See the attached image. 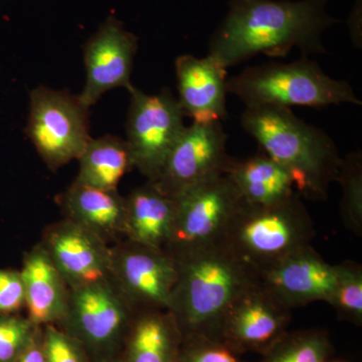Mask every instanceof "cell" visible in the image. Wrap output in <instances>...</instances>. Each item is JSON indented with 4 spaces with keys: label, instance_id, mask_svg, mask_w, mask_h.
<instances>
[{
    "label": "cell",
    "instance_id": "obj_27",
    "mask_svg": "<svg viewBox=\"0 0 362 362\" xmlns=\"http://www.w3.org/2000/svg\"><path fill=\"white\" fill-rule=\"evenodd\" d=\"M223 338H185L177 362H247Z\"/></svg>",
    "mask_w": 362,
    "mask_h": 362
},
{
    "label": "cell",
    "instance_id": "obj_25",
    "mask_svg": "<svg viewBox=\"0 0 362 362\" xmlns=\"http://www.w3.org/2000/svg\"><path fill=\"white\" fill-rule=\"evenodd\" d=\"M337 281L328 304L341 320L362 324V267L354 261L335 265Z\"/></svg>",
    "mask_w": 362,
    "mask_h": 362
},
{
    "label": "cell",
    "instance_id": "obj_16",
    "mask_svg": "<svg viewBox=\"0 0 362 362\" xmlns=\"http://www.w3.org/2000/svg\"><path fill=\"white\" fill-rule=\"evenodd\" d=\"M178 98L185 117L192 122H221L228 118L226 69L207 54H182L175 61Z\"/></svg>",
    "mask_w": 362,
    "mask_h": 362
},
{
    "label": "cell",
    "instance_id": "obj_14",
    "mask_svg": "<svg viewBox=\"0 0 362 362\" xmlns=\"http://www.w3.org/2000/svg\"><path fill=\"white\" fill-rule=\"evenodd\" d=\"M40 244L70 289L110 278V245L71 221L47 226Z\"/></svg>",
    "mask_w": 362,
    "mask_h": 362
},
{
    "label": "cell",
    "instance_id": "obj_7",
    "mask_svg": "<svg viewBox=\"0 0 362 362\" xmlns=\"http://www.w3.org/2000/svg\"><path fill=\"white\" fill-rule=\"evenodd\" d=\"M173 232L165 250L173 258L220 246L228 223L245 201L226 173L175 197Z\"/></svg>",
    "mask_w": 362,
    "mask_h": 362
},
{
    "label": "cell",
    "instance_id": "obj_5",
    "mask_svg": "<svg viewBox=\"0 0 362 362\" xmlns=\"http://www.w3.org/2000/svg\"><path fill=\"white\" fill-rule=\"evenodd\" d=\"M228 93L246 107L325 108L332 105L361 106L351 85L331 78L308 57L291 63L252 66L228 78Z\"/></svg>",
    "mask_w": 362,
    "mask_h": 362
},
{
    "label": "cell",
    "instance_id": "obj_24",
    "mask_svg": "<svg viewBox=\"0 0 362 362\" xmlns=\"http://www.w3.org/2000/svg\"><path fill=\"white\" fill-rule=\"evenodd\" d=\"M337 182L342 189L340 201L341 220L357 237L362 235V153L350 152L343 157Z\"/></svg>",
    "mask_w": 362,
    "mask_h": 362
},
{
    "label": "cell",
    "instance_id": "obj_30",
    "mask_svg": "<svg viewBox=\"0 0 362 362\" xmlns=\"http://www.w3.org/2000/svg\"><path fill=\"white\" fill-rule=\"evenodd\" d=\"M16 362H45L44 326H39L32 341Z\"/></svg>",
    "mask_w": 362,
    "mask_h": 362
},
{
    "label": "cell",
    "instance_id": "obj_13",
    "mask_svg": "<svg viewBox=\"0 0 362 362\" xmlns=\"http://www.w3.org/2000/svg\"><path fill=\"white\" fill-rule=\"evenodd\" d=\"M137 49V37L115 16H109L84 45L87 77L78 96L86 107L90 108L108 90L124 88L129 92L134 87L131 74Z\"/></svg>",
    "mask_w": 362,
    "mask_h": 362
},
{
    "label": "cell",
    "instance_id": "obj_15",
    "mask_svg": "<svg viewBox=\"0 0 362 362\" xmlns=\"http://www.w3.org/2000/svg\"><path fill=\"white\" fill-rule=\"evenodd\" d=\"M257 276L290 309L317 301L328 303L337 281L335 265L327 263L312 245L292 252Z\"/></svg>",
    "mask_w": 362,
    "mask_h": 362
},
{
    "label": "cell",
    "instance_id": "obj_1",
    "mask_svg": "<svg viewBox=\"0 0 362 362\" xmlns=\"http://www.w3.org/2000/svg\"><path fill=\"white\" fill-rule=\"evenodd\" d=\"M330 0H228V11L209 40V56L228 70L258 54H326L323 33L338 20Z\"/></svg>",
    "mask_w": 362,
    "mask_h": 362
},
{
    "label": "cell",
    "instance_id": "obj_2",
    "mask_svg": "<svg viewBox=\"0 0 362 362\" xmlns=\"http://www.w3.org/2000/svg\"><path fill=\"white\" fill-rule=\"evenodd\" d=\"M240 124L266 156L291 173L298 194L314 201L327 199L342 157L325 131L305 122L291 108L277 106L246 107Z\"/></svg>",
    "mask_w": 362,
    "mask_h": 362
},
{
    "label": "cell",
    "instance_id": "obj_20",
    "mask_svg": "<svg viewBox=\"0 0 362 362\" xmlns=\"http://www.w3.org/2000/svg\"><path fill=\"white\" fill-rule=\"evenodd\" d=\"M243 199L252 206H274L299 194L287 168L265 153L247 158H230L226 170Z\"/></svg>",
    "mask_w": 362,
    "mask_h": 362
},
{
    "label": "cell",
    "instance_id": "obj_23",
    "mask_svg": "<svg viewBox=\"0 0 362 362\" xmlns=\"http://www.w3.org/2000/svg\"><path fill=\"white\" fill-rule=\"evenodd\" d=\"M333 354L325 330L306 329L287 332L259 362H324Z\"/></svg>",
    "mask_w": 362,
    "mask_h": 362
},
{
    "label": "cell",
    "instance_id": "obj_29",
    "mask_svg": "<svg viewBox=\"0 0 362 362\" xmlns=\"http://www.w3.org/2000/svg\"><path fill=\"white\" fill-rule=\"evenodd\" d=\"M25 306L21 272L0 268V315L18 314Z\"/></svg>",
    "mask_w": 362,
    "mask_h": 362
},
{
    "label": "cell",
    "instance_id": "obj_10",
    "mask_svg": "<svg viewBox=\"0 0 362 362\" xmlns=\"http://www.w3.org/2000/svg\"><path fill=\"white\" fill-rule=\"evenodd\" d=\"M109 279L136 310H168L177 262L164 250L123 240L111 246Z\"/></svg>",
    "mask_w": 362,
    "mask_h": 362
},
{
    "label": "cell",
    "instance_id": "obj_18",
    "mask_svg": "<svg viewBox=\"0 0 362 362\" xmlns=\"http://www.w3.org/2000/svg\"><path fill=\"white\" fill-rule=\"evenodd\" d=\"M21 272L28 318L39 326L61 322L68 307L70 288L42 245L25 252Z\"/></svg>",
    "mask_w": 362,
    "mask_h": 362
},
{
    "label": "cell",
    "instance_id": "obj_11",
    "mask_svg": "<svg viewBox=\"0 0 362 362\" xmlns=\"http://www.w3.org/2000/svg\"><path fill=\"white\" fill-rule=\"evenodd\" d=\"M221 122L187 126L169 152L160 173L151 181L164 194L177 197L185 190L226 173L232 156Z\"/></svg>",
    "mask_w": 362,
    "mask_h": 362
},
{
    "label": "cell",
    "instance_id": "obj_21",
    "mask_svg": "<svg viewBox=\"0 0 362 362\" xmlns=\"http://www.w3.org/2000/svg\"><path fill=\"white\" fill-rule=\"evenodd\" d=\"M182 334L168 310L137 311L126 335L124 362H177Z\"/></svg>",
    "mask_w": 362,
    "mask_h": 362
},
{
    "label": "cell",
    "instance_id": "obj_22",
    "mask_svg": "<svg viewBox=\"0 0 362 362\" xmlns=\"http://www.w3.org/2000/svg\"><path fill=\"white\" fill-rule=\"evenodd\" d=\"M78 160L80 170L76 181L100 189H117L123 176L135 168L127 141L113 135L90 138Z\"/></svg>",
    "mask_w": 362,
    "mask_h": 362
},
{
    "label": "cell",
    "instance_id": "obj_28",
    "mask_svg": "<svg viewBox=\"0 0 362 362\" xmlns=\"http://www.w3.org/2000/svg\"><path fill=\"white\" fill-rule=\"evenodd\" d=\"M45 362H92L84 347L54 324L44 325Z\"/></svg>",
    "mask_w": 362,
    "mask_h": 362
},
{
    "label": "cell",
    "instance_id": "obj_3",
    "mask_svg": "<svg viewBox=\"0 0 362 362\" xmlns=\"http://www.w3.org/2000/svg\"><path fill=\"white\" fill-rule=\"evenodd\" d=\"M175 259L177 279L168 311L182 339L221 338L226 311L258 276L223 245Z\"/></svg>",
    "mask_w": 362,
    "mask_h": 362
},
{
    "label": "cell",
    "instance_id": "obj_17",
    "mask_svg": "<svg viewBox=\"0 0 362 362\" xmlns=\"http://www.w3.org/2000/svg\"><path fill=\"white\" fill-rule=\"evenodd\" d=\"M59 202L66 220L110 246L125 240L126 197L118 189H100L75 180L59 197Z\"/></svg>",
    "mask_w": 362,
    "mask_h": 362
},
{
    "label": "cell",
    "instance_id": "obj_6",
    "mask_svg": "<svg viewBox=\"0 0 362 362\" xmlns=\"http://www.w3.org/2000/svg\"><path fill=\"white\" fill-rule=\"evenodd\" d=\"M137 311L106 279L70 289L68 307L59 324L95 361L121 354Z\"/></svg>",
    "mask_w": 362,
    "mask_h": 362
},
{
    "label": "cell",
    "instance_id": "obj_19",
    "mask_svg": "<svg viewBox=\"0 0 362 362\" xmlns=\"http://www.w3.org/2000/svg\"><path fill=\"white\" fill-rule=\"evenodd\" d=\"M175 197L151 181L126 197L125 240L165 250L175 223Z\"/></svg>",
    "mask_w": 362,
    "mask_h": 362
},
{
    "label": "cell",
    "instance_id": "obj_8",
    "mask_svg": "<svg viewBox=\"0 0 362 362\" xmlns=\"http://www.w3.org/2000/svg\"><path fill=\"white\" fill-rule=\"evenodd\" d=\"M89 110L68 90L39 87L30 93L25 132L51 170L78 159L84 151L90 140Z\"/></svg>",
    "mask_w": 362,
    "mask_h": 362
},
{
    "label": "cell",
    "instance_id": "obj_4",
    "mask_svg": "<svg viewBox=\"0 0 362 362\" xmlns=\"http://www.w3.org/2000/svg\"><path fill=\"white\" fill-rule=\"evenodd\" d=\"M316 232L302 197L274 206L244 202L228 223L223 245L258 275L311 245Z\"/></svg>",
    "mask_w": 362,
    "mask_h": 362
},
{
    "label": "cell",
    "instance_id": "obj_9",
    "mask_svg": "<svg viewBox=\"0 0 362 362\" xmlns=\"http://www.w3.org/2000/svg\"><path fill=\"white\" fill-rule=\"evenodd\" d=\"M126 132L134 168L148 181H156L169 152L182 134L185 113L177 98L164 88L158 94H146L133 87Z\"/></svg>",
    "mask_w": 362,
    "mask_h": 362
},
{
    "label": "cell",
    "instance_id": "obj_12",
    "mask_svg": "<svg viewBox=\"0 0 362 362\" xmlns=\"http://www.w3.org/2000/svg\"><path fill=\"white\" fill-rule=\"evenodd\" d=\"M291 310L257 279L226 311L221 338L240 354L263 356L288 332Z\"/></svg>",
    "mask_w": 362,
    "mask_h": 362
},
{
    "label": "cell",
    "instance_id": "obj_32",
    "mask_svg": "<svg viewBox=\"0 0 362 362\" xmlns=\"http://www.w3.org/2000/svg\"><path fill=\"white\" fill-rule=\"evenodd\" d=\"M92 362H124L122 354H119L116 356L106 357V358L99 359V361H95Z\"/></svg>",
    "mask_w": 362,
    "mask_h": 362
},
{
    "label": "cell",
    "instance_id": "obj_31",
    "mask_svg": "<svg viewBox=\"0 0 362 362\" xmlns=\"http://www.w3.org/2000/svg\"><path fill=\"white\" fill-rule=\"evenodd\" d=\"M350 39L357 49L362 47V0H354L349 21Z\"/></svg>",
    "mask_w": 362,
    "mask_h": 362
},
{
    "label": "cell",
    "instance_id": "obj_33",
    "mask_svg": "<svg viewBox=\"0 0 362 362\" xmlns=\"http://www.w3.org/2000/svg\"><path fill=\"white\" fill-rule=\"evenodd\" d=\"M324 362H329V361H324Z\"/></svg>",
    "mask_w": 362,
    "mask_h": 362
},
{
    "label": "cell",
    "instance_id": "obj_26",
    "mask_svg": "<svg viewBox=\"0 0 362 362\" xmlns=\"http://www.w3.org/2000/svg\"><path fill=\"white\" fill-rule=\"evenodd\" d=\"M39 325L18 314L0 315V362H16L35 337Z\"/></svg>",
    "mask_w": 362,
    "mask_h": 362
}]
</instances>
